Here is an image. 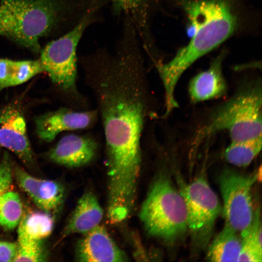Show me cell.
Segmentation results:
<instances>
[{"label":"cell","mask_w":262,"mask_h":262,"mask_svg":"<svg viewBox=\"0 0 262 262\" xmlns=\"http://www.w3.org/2000/svg\"><path fill=\"white\" fill-rule=\"evenodd\" d=\"M100 9L90 11L73 28L48 43L40 51L44 71L53 83L72 97L79 110L85 109L87 103L77 85V47L86 29L97 21Z\"/></svg>","instance_id":"8992f818"},{"label":"cell","mask_w":262,"mask_h":262,"mask_svg":"<svg viewBox=\"0 0 262 262\" xmlns=\"http://www.w3.org/2000/svg\"><path fill=\"white\" fill-rule=\"evenodd\" d=\"M103 213L96 196L91 192L84 193L63 231V237L74 233H86L99 225Z\"/></svg>","instance_id":"9a60e30c"},{"label":"cell","mask_w":262,"mask_h":262,"mask_svg":"<svg viewBox=\"0 0 262 262\" xmlns=\"http://www.w3.org/2000/svg\"><path fill=\"white\" fill-rule=\"evenodd\" d=\"M98 145L86 135L70 134L63 137L48 153L53 162L68 167L86 165L96 157Z\"/></svg>","instance_id":"4fadbf2b"},{"label":"cell","mask_w":262,"mask_h":262,"mask_svg":"<svg viewBox=\"0 0 262 262\" xmlns=\"http://www.w3.org/2000/svg\"><path fill=\"white\" fill-rule=\"evenodd\" d=\"M139 217L150 235L168 243L179 241L188 230L184 200L167 175L161 174L154 181Z\"/></svg>","instance_id":"5b68a950"},{"label":"cell","mask_w":262,"mask_h":262,"mask_svg":"<svg viewBox=\"0 0 262 262\" xmlns=\"http://www.w3.org/2000/svg\"><path fill=\"white\" fill-rule=\"evenodd\" d=\"M104 0H0V35L36 53L41 38L76 25Z\"/></svg>","instance_id":"3957f363"},{"label":"cell","mask_w":262,"mask_h":262,"mask_svg":"<svg viewBox=\"0 0 262 262\" xmlns=\"http://www.w3.org/2000/svg\"><path fill=\"white\" fill-rule=\"evenodd\" d=\"M262 136L239 142H230L223 152V157L229 163L238 166H248L262 149Z\"/></svg>","instance_id":"ffe728a7"},{"label":"cell","mask_w":262,"mask_h":262,"mask_svg":"<svg viewBox=\"0 0 262 262\" xmlns=\"http://www.w3.org/2000/svg\"><path fill=\"white\" fill-rule=\"evenodd\" d=\"M240 234L242 244L238 262H262V222L260 208L254 211L250 225Z\"/></svg>","instance_id":"d6986e66"},{"label":"cell","mask_w":262,"mask_h":262,"mask_svg":"<svg viewBox=\"0 0 262 262\" xmlns=\"http://www.w3.org/2000/svg\"><path fill=\"white\" fill-rule=\"evenodd\" d=\"M115 14L125 13L132 16L140 8L147 0H111Z\"/></svg>","instance_id":"cb8c5ba5"},{"label":"cell","mask_w":262,"mask_h":262,"mask_svg":"<svg viewBox=\"0 0 262 262\" xmlns=\"http://www.w3.org/2000/svg\"><path fill=\"white\" fill-rule=\"evenodd\" d=\"M0 145L15 153L25 164L34 163L33 152L21 113L9 106L0 113Z\"/></svg>","instance_id":"30bf717a"},{"label":"cell","mask_w":262,"mask_h":262,"mask_svg":"<svg viewBox=\"0 0 262 262\" xmlns=\"http://www.w3.org/2000/svg\"><path fill=\"white\" fill-rule=\"evenodd\" d=\"M54 223L52 215L44 211L23 213L17 226V241H42L52 233Z\"/></svg>","instance_id":"ac0fdd59"},{"label":"cell","mask_w":262,"mask_h":262,"mask_svg":"<svg viewBox=\"0 0 262 262\" xmlns=\"http://www.w3.org/2000/svg\"><path fill=\"white\" fill-rule=\"evenodd\" d=\"M224 56V54L219 55L207 69L199 73L190 80L188 94L192 103L217 99L226 95L228 85L222 69Z\"/></svg>","instance_id":"5bb4252c"},{"label":"cell","mask_w":262,"mask_h":262,"mask_svg":"<svg viewBox=\"0 0 262 262\" xmlns=\"http://www.w3.org/2000/svg\"><path fill=\"white\" fill-rule=\"evenodd\" d=\"M138 34L134 27H124L114 53L99 48L79 59L102 124L108 190L117 195L136 190L143 131L153 115Z\"/></svg>","instance_id":"6da1fadb"},{"label":"cell","mask_w":262,"mask_h":262,"mask_svg":"<svg viewBox=\"0 0 262 262\" xmlns=\"http://www.w3.org/2000/svg\"><path fill=\"white\" fill-rule=\"evenodd\" d=\"M182 5L191 21L188 33L191 40L170 61L156 66L164 87L166 114L178 106L175 92L183 73L230 36L236 26V18L225 0H187Z\"/></svg>","instance_id":"7a4b0ae2"},{"label":"cell","mask_w":262,"mask_h":262,"mask_svg":"<svg viewBox=\"0 0 262 262\" xmlns=\"http://www.w3.org/2000/svg\"><path fill=\"white\" fill-rule=\"evenodd\" d=\"M262 84L257 79L242 83L226 101L210 111L192 137L194 153L206 140L219 132L228 133L230 142L262 136Z\"/></svg>","instance_id":"277c9868"},{"label":"cell","mask_w":262,"mask_h":262,"mask_svg":"<svg viewBox=\"0 0 262 262\" xmlns=\"http://www.w3.org/2000/svg\"><path fill=\"white\" fill-rule=\"evenodd\" d=\"M43 72L39 60L15 61L0 58V91L22 84Z\"/></svg>","instance_id":"2e32d148"},{"label":"cell","mask_w":262,"mask_h":262,"mask_svg":"<svg viewBox=\"0 0 262 262\" xmlns=\"http://www.w3.org/2000/svg\"><path fill=\"white\" fill-rule=\"evenodd\" d=\"M13 172L18 185L42 211L53 212L62 204L65 191L59 182L37 178L18 166Z\"/></svg>","instance_id":"7c38bea8"},{"label":"cell","mask_w":262,"mask_h":262,"mask_svg":"<svg viewBox=\"0 0 262 262\" xmlns=\"http://www.w3.org/2000/svg\"><path fill=\"white\" fill-rule=\"evenodd\" d=\"M17 247L14 262H45L48 253L42 241H17Z\"/></svg>","instance_id":"7402d4cb"},{"label":"cell","mask_w":262,"mask_h":262,"mask_svg":"<svg viewBox=\"0 0 262 262\" xmlns=\"http://www.w3.org/2000/svg\"><path fill=\"white\" fill-rule=\"evenodd\" d=\"M98 115L97 110H78L66 108L48 112L35 118L37 134L41 140L50 142L63 131L91 127L96 122Z\"/></svg>","instance_id":"9c48e42d"},{"label":"cell","mask_w":262,"mask_h":262,"mask_svg":"<svg viewBox=\"0 0 262 262\" xmlns=\"http://www.w3.org/2000/svg\"><path fill=\"white\" fill-rule=\"evenodd\" d=\"M241 244L240 233L225 224L210 245L207 258L212 262H238Z\"/></svg>","instance_id":"e0dca14e"},{"label":"cell","mask_w":262,"mask_h":262,"mask_svg":"<svg viewBox=\"0 0 262 262\" xmlns=\"http://www.w3.org/2000/svg\"><path fill=\"white\" fill-rule=\"evenodd\" d=\"M13 173L11 159L5 151L0 163V196L9 191L12 183Z\"/></svg>","instance_id":"603a6c76"},{"label":"cell","mask_w":262,"mask_h":262,"mask_svg":"<svg viewBox=\"0 0 262 262\" xmlns=\"http://www.w3.org/2000/svg\"><path fill=\"white\" fill-rule=\"evenodd\" d=\"M76 258L80 262H117L128 257L115 243L105 229L98 226L84 234L76 248Z\"/></svg>","instance_id":"8fae6325"},{"label":"cell","mask_w":262,"mask_h":262,"mask_svg":"<svg viewBox=\"0 0 262 262\" xmlns=\"http://www.w3.org/2000/svg\"><path fill=\"white\" fill-rule=\"evenodd\" d=\"M23 215V204L18 193L8 191L0 196V227L6 230L15 229Z\"/></svg>","instance_id":"44dd1931"},{"label":"cell","mask_w":262,"mask_h":262,"mask_svg":"<svg viewBox=\"0 0 262 262\" xmlns=\"http://www.w3.org/2000/svg\"><path fill=\"white\" fill-rule=\"evenodd\" d=\"M192 246L196 251L204 249L213 234L217 219L222 212L218 198L202 174L187 184H181Z\"/></svg>","instance_id":"52a82bcc"},{"label":"cell","mask_w":262,"mask_h":262,"mask_svg":"<svg viewBox=\"0 0 262 262\" xmlns=\"http://www.w3.org/2000/svg\"><path fill=\"white\" fill-rule=\"evenodd\" d=\"M257 180V171L245 175L227 168L219 175L225 224L239 233L246 229L253 220L254 210L251 190Z\"/></svg>","instance_id":"ba28073f"},{"label":"cell","mask_w":262,"mask_h":262,"mask_svg":"<svg viewBox=\"0 0 262 262\" xmlns=\"http://www.w3.org/2000/svg\"><path fill=\"white\" fill-rule=\"evenodd\" d=\"M17 247V243L0 241V262H14Z\"/></svg>","instance_id":"d4e9b609"}]
</instances>
